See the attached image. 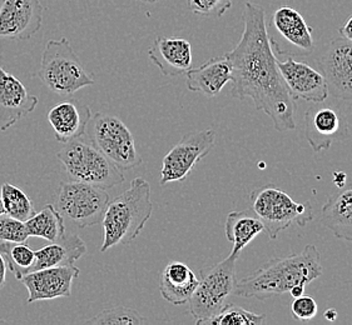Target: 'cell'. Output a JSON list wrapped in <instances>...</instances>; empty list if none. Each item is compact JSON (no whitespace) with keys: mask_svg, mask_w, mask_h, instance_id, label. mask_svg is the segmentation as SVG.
Listing matches in <instances>:
<instances>
[{"mask_svg":"<svg viewBox=\"0 0 352 325\" xmlns=\"http://www.w3.org/2000/svg\"><path fill=\"white\" fill-rule=\"evenodd\" d=\"M243 33L240 42L225 56L232 71V95L252 100L267 114L277 132L296 128V100L282 79L266 25L265 9L247 1L242 10Z\"/></svg>","mask_w":352,"mask_h":325,"instance_id":"1","label":"cell"},{"mask_svg":"<svg viewBox=\"0 0 352 325\" xmlns=\"http://www.w3.org/2000/svg\"><path fill=\"white\" fill-rule=\"evenodd\" d=\"M322 273L321 254L315 245L309 244L301 253L263 263L251 276L237 280L233 296L266 300L287 294L296 285L306 287Z\"/></svg>","mask_w":352,"mask_h":325,"instance_id":"2","label":"cell"},{"mask_svg":"<svg viewBox=\"0 0 352 325\" xmlns=\"http://www.w3.org/2000/svg\"><path fill=\"white\" fill-rule=\"evenodd\" d=\"M152 212L151 185L144 178H135L127 191L107 206L102 220L104 235L100 252L104 253L120 244H131L144 229Z\"/></svg>","mask_w":352,"mask_h":325,"instance_id":"3","label":"cell"},{"mask_svg":"<svg viewBox=\"0 0 352 325\" xmlns=\"http://www.w3.org/2000/svg\"><path fill=\"white\" fill-rule=\"evenodd\" d=\"M33 77L62 97L94 84L92 73L85 69L67 38L53 39L45 44L41 68Z\"/></svg>","mask_w":352,"mask_h":325,"instance_id":"4","label":"cell"},{"mask_svg":"<svg viewBox=\"0 0 352 325\" xmlns=\"http://www.w3.org/2000/svg\"><path fill=\"white\" fill-rule=\"evenodd\" d=\"M56 159L63 164L71 180L112 189L124 182L118 169L92 142L83 136L67 143L56 153Z\"/></svg>","mask_w":352,"mask_h":325,"instance_id":"5","label":"cell"},{"mask_svg":"<svg viewBox=\"0 0 352 325\" xmlns=\"http://www.w3.org/2000/svg\"><path fill=\"white\" fill-rule=\"evenodd\" d=\"M239 256L230 253L225 261L201 270L197 288L188 300L190 315L198 325L207 324L208 320L214 318L234 293Z\"/></svg>","mask_w":352,"mask_h":325,"instance_id":"6","label":"cell"},{"mask_svg":"<svg viewBox=\"0 0 352 325\" xmlns=\"http://www.w3.org/2000/svg\"><path fill=\"white\" fill-rule=\"evenodd\" d=\"M251 204L265 226L271 241L294 224L306 226L314 220L310 202L297 203L287 193L280 191L274 184H267L251 193Z\"/></svg>","mask_w":352,"mask_h":325,"instance_id":"7","label":"cell"},{"mask_svg":"<svg viewBox=\"0 0 352 325\" xmlns=\"http://www.w3.org/2000/svg\"><path fill=\"white\" fill-rule=\"evenodd\" d=\"M87 138L120 170L140 167L143 159L127 125L111 114L92 115L85 130Z\"/></svg>","mask_w":352,"mask_h":325,"instance_id":"8","label":"cell"},{"mask_svg":"<svg viewBox=\"0 0 352 325\" xmlns=\"http://www.w3.org/2000/svg\"><path fill=\"white\" fill-rule=\"evenodd\" d=\"M109 195L106 189L82 182H63L54 197V208L78 228L102 223Z\"/></svg>","mask_w":352,"mask_h":325,"instance_id":"9","label":"cell"},{"mask_svg":"<svg viewBox=\"0 0 352 325\" xmlns=\"http://www.w3.org/2000/svg\"><path fill=\"white\" fill-rule=\"evenodd\" d=\"M214 144L216 133L211 129L184 135L163 158L160 184L184 182L198 162L211 153Z\"/></svg>","mask_w":352,"mask_h":325,"instance_id":"10","label":"cell"},{"mask_svg":"<svg viewBox=\"0 0 352 325\" xmlns=\"http://www.w3.org/2000/svg\"><path fill=\"white\" fill-rule=\"evenodd\" d=\"M349 135V121L338 106L314 103L305 113V138L315 153L331 148Z\"/></svg>","mask_w":352,"mask_h":325,"instance_id":"11","label":"cell"},{"mask_svg":"<svg viewBox=\"0 0 352 325\" xmlns=\"http://www.w3.org/2000/svg\"><path fill=\"white\" fill-rule=\"evenodd\" d=\"M329 93L340 100L352 99V42L340 36L329 43L317 59Z\"/></svg>","mask_w":352,"mask_h":325,"instance_id":"12","label":"cell"},{"mask_svg":"<svg viewBox=\"0 0 352 325\" xmlns=\"http://www.w3.org/2000/svg\"><path fill=\"white\" fill-rule=\"evenodd\" d=\"M276 60L282 79L294 99L310 103H322L327 100L330 95L329 85L321 71L305 62H298L291 56L286 60H281L276 54Z\"/></svg>","mask_w":352,"mask_h":325,"instance_id":"13","label":"cell"},{"mask_svg":"<svg viewBox=\"0 0 352 325\" xmlns=\"http://www.w3.org/2000/svg\"><path fill=\"white\" fill-rule=\"evenodd\" d=\"M44 10L41 0H1L0 39H30L42 28Z\"/></svg>","mask_w":352,"mask_h":325,"instance_id":"14","label":"cell"},{"mask_svg":"<svg viewBox=\"0 0 352 325\" xmlns=\"http://www.w3.org/2000/svg\"><path fill=\"white\" fill-rule=\"evenodd\" d=\"M79 274L80 270L73 264L36 270L25 274L19 282L28 290L27 303L32 304L41 300L71 297L72 285Z\"/></svg>","mask_w":352,"mask_h":325,"instance_id":"15","label":"cell"},{"mask_svg":"<svg viewBox=\"0 0 352 325\" xmlns=\"http://www.w3.org/2000/svg\"><path fill=\"white\" fill-rule=\"evenodd\" d=\"M39 99L30 95L25 85L0 67V130L6 132L23 117L32 113Z\"/></svg>","mask_w":352,"mask_h":325,"instance_id":"16","label":"cell"},{"mask_svg":"<svg viewBox=\"0 0 352 325\" xmlns=\"http://www.w3.org/2000/svg\"><path fill=\"white\" fill-rule=\"evenodd\" d=\"M47 118L56 141L67 144L85 136L92 113L89 106L82 104L79 100L67 99L56 103L48 112Z\"/></svg>","mask_w":352,"mask_h":325,"instance_id":"17","label":"cell"},{"mask_svg":"<svg viewBox=\"0 0 352 325\" xmlns=\"http://www.w3.org/2000/svg\"><path fill=\"white\" fill-rule=\"evenodd\" d=\"M148 57L166 77L184 75L193 63L190 43L182 38L158 36L148 50Z\"/></svg>","mask_w":352,"mask_h":325,"instance_id":"18","label":"cell"},{"mask_svg":"<svg viewBox=\"0 0 352 325\" xmlns=\"http://www.w3.org/2000/svg\"><path fill=\"white\" fill-rule=\"evenodd\" d=\"M187 88L190 92L202 93L206 97H217L227 83L232 80V71L225 54L214 57L197 68L186 73Z\"/></svg>","mask_w":352,"mask_h":325,"instance_id":"19","label":"cell"},{"mask_svg":"<svg viewBox=\"0 0 352 325\" xmlns=\"http://www.w3.org/2000/svg\"><path fill=\"white\" fill-rule=\"evenodd\" d=\"M198 276L182 262H169L163 269L160 291L163 299L173 305L188 303L197 288Z\"/></svg>","mask_w":352,"mask_h":325,"instance_id":"20","label":"cell"},{"mask_svg":"<svg viewBox=\"0 0 352 325\" xmlns=\"http://www.w3.org/2000/svg\"><path fill=\"white\" fill-rule=\"evenodd\" d=\"M87 254V245L77 234L65 235L62 241L50 243L36 252V262L29 273L41 269L73 265Z\"/></svg>","mask_w":352,"mask_h":325,"instance_id":"21","label":"cell"},{"mask_svg":"<svg viewBox=\"0 0 352 325\" xmlns=\"http://www.w3.org/2000/svg\"><path fill=\"white\" fill-rule=\"evenodd\" d=\"M321 224L338 239L352 243V189L329 198L321 209Z\"/></svg>","mask_w":352,"mask_h":325,"instance_id":"22","label":"cell"},{"mask_svg":"<svg viewBox=\"0 0 352 325\" xmlns=\"http://www.w3.org/2000/svg\"><path fill=\"white\" fill-rule=\"evenodd\" d=\"M272 23L276 30L298 49L306 53H312L315 50V40L312 36L314 29L294 8L277 9L272 16Z\"/></svg>","mask_w":352,"mask_h":325,"instance_id":"23","label":"cell"},{"mask_svg":"<svg viewBox=\"0 0 352 325\" xmlns=\"http://www.w3.org/2000/svg\"><path fill=\"white\" fill-rule=\"evenodd\" d=\"M262 232H265V226L252 208L231 212L227 215L225 233L227 241L232 244L231 254L240 255Z\"/></svg>","mask_w":352,"mask_h":325,"instance_id":"24","label":"cell"},{"mask_svg":"<svg viewBox=\"0 0 352 325\" xmlns=\"http://www.w3.org/2000/svg\"><path fill=\"white\" fill-rule=\"evenodd\" d=\"M29 237L42 238L50 243L62 241L67 235L64 217L54 205L48 204L25 221Z\"/></svg>","mask_w":352,"mask_h":325,"instance_id":"25","label":"cell"},{"mask_svg":"<svg viewBox=\"0 0 352 325\" xmlns=\"http://www.w3.org/2000/svg\"><path fill=\"white\" fill-rule=\"evenodd\" d=\"M0 199L6 214L14 219L25 223L36 214L32 199L29 198L27 193H24L13 184L6 183L1 185Z\"/></svg>","mask_w":352,"mask_h":325,"instance_id":"26","label":"cell"},{"mask_svg":"<svg viewBox=\"0 0 352 325\" xmlns=\"http://www.w3.org/2000/svg\"><path fill=\"white\" fill-rule=\"evenodd\" d=\"M0 253L4 256L8 268L18 280L28 274L32 265L36 262V252L28 247L27 241L23 243H1Z\"/></svg>","mask_w":352,"mask_h":325,"instance_id":"27","label":"cell"},{"mask_svg":"<svg viewBox=\"0 0 352 325\" xmlns=\"http://www.w3.org/2000/svg\"><path fill=\"white\" fill-rule=\"evenodd\" d=\"M266 322V314H257L246 311L236 304H226L219 314L207 322L210 325H262Z\"/></svg>","mask_w":352,"mask_h":325,"instance_id":"28","label":"cell"},{"mask_svg":"<svg viewBox=\"0 0 352 325\" xmlns=\"http://www.w3.org/2000/svg\"><path fill=\"white\" fill-rule=\"evenodd\" d=\"M88 324L96 325H142L146 319L138 311L127 306H113L100 311L94 318L87 320Z\"/></svg>","mask_w":352,"mask_h":325,"instance_id":"29","label":"cell"},{"mask_svg":"<svg viewBox=\"0 0 352 325\" xmlns=\"http://www.w3.org/2000/svg\"><path fill=\"white\" fill-rule=\"evenodd\" d=\"M29 233L24 221L9 215H0V241L1 243H23L28 241Z\"/></svg>","mask_w":352,"mask_h":325,"instance_id":"30","label":"cell"},{"mask_svg":"<svg viewBox=\"0 0 352 325\" xmlns=\"http://www.w3.org/2000/svg\"><path fill=\"white\" fill-rule=\"evenodd\" d=\"M233 0H187L193 14L206 18H221L232 7Z\"/></svg>","mask_w":352,"mask_h":325,"instance_id":"31","label":"cell"},{"mask_svg":"<svg viewBox=\"0 0 352 325\" xmlns=\"http://www.w3.org/2000/svg\"><path fill=\"white\" fill-rule=\"evenodd\" d=\"M289 309L294 319L298 322H309L316 317L318 306L314 298L302 294L301 297L294 298Z\"/></svg>","mask_w":352,"mask_h":325,"instance_id":"32","label":"cell"},{"mask_svg":"<svg viewBox=\"0 0 352 325\" xmlns=\"http://www.w3.org/2000/svg\"><path fill=\"white\" fill-rule=\"evenodd\" d=\"M338 33L342 38L352 42V14L344 21V24L338 28Z\"/></svg>","mask_w":352,"mask_h":325,"instance_id":"33","label":"cell"},{"mask_svg":"<svg viewBox=\"0 0 352 325\" xmlns=\"http://www.w3.org/2000/svg\"><path fill=\"white\" fill-rule=\"evenodd\" d=\"M7 283V263L3 254L0 253V289Z\"/></svg>","mask_w":352,"mask_h":325,"instance_id":"34","label":"cell"},{"mask_svg":"<svg viewBox=\"0 0 352 325\" xmlns=\"http://www.w3.org/2000/svg\"><path fill=\"white\" fill-rule=\"evenodd\" d=\"M289 294L292 298L301 297L302 294H305V287L303 285H296V287H294L292 289L289 290Z\"/></svg>","mask_w":352,"mask_h":325,"instance_id":"35","label":"cell"},{"mask_svg":"<svg viewBox=\"0 0 352 325\" xmlns=\"http://www.w3.org/2000/svg\"><path fill=\"white\" fill-rule=\"evenodd\" d=\"M324 319L329 320V322H335L338 319V311L335 309H327L324 311Z\"/></svg>","mask_w":352,"mask_h":325,"instance_id":"36","label":"cell"},{"mask_svg":"<svg viewBox=\"0 0 352 325\" xmlns=\"http://www.w3.org/2000/svg\"><path fill=\"white\" fill-rule=\"evenodd\" d=\"M3 214H6V212H4V206H3L1 199H0V215H3Z\"/></svg>","mask_w":352,"mask_h":325,"instance_id":"37","label":"cell"},{"mask_svg":"<svg viewBox=\"0 0 352 325\" xmlns=\"http://www.w3.org/2000/svg\"><path fill=\"white\" fill-rule=\"evenodd\" d=\"M143 3H148V4H155L158 0H141Z\"/></svg>","mask_w":352,"mask_h":325,"instance_id":"38","label":"cell"}]
</instances>
